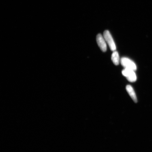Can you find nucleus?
<instances>
[{
  "instance_id": "f257e3e1",
  "label": "nucleus",
  "mask_w": 152,
  "mask_h": 152,
  "mask_svg": "<svg viewBox=\"0 0 152 152\" xmlns=\"http://www.w3.org/2000/svg\"><path fill=\"white\" fill-rule=\"evenodd\" d=\"M103 37L106 42L108 44L111 51H116V47L112 35L108 30H105L104 32Z\"/></svg>"
},
{
  "instance_id": "f03ea898",
  "label": "nucleus",
  "mask_w": 152,
  "mask_h": 152,
  "mask_svg": "<svg viewBox=\"0 0 152 152\" xmlns=\"http://www.w3.org/2000/svg\"><path fill=\"white\" fill-rule=\"evenodd\" d=\"M122 65L125 68L131 69L135 71L137 70V66L135 63L127 57H122L120 59Z\"/></svg>"
},
{
  "instance_id": "7ed1b4c3",
  "label": "nucleus",
  "mask_w": 152,
  "mask_h": 152,
  "mask_svg": "<svg viewBox=\"0 0 152 152\" xmlns=\"http://www.w3.org/2000/svg\"><path fill=\"white\" fill-rule=\"evenodd\" d=\"M135 71L132 70L127 68H124L122 70V74L124 76L128 81L130 82H135L137 80V77Z\"/></svg>"
},
{
  "instance_id": "20e7f679",
  "label": "nucleus",
  "mask_w": 152,
  "mask_h": 152,
  "mask_svg": "<svg viewBox=\"0 0 152 152\" xmlns=\"http://www.w3.org/2000/svg\"><path fill=\"white\" fill-rule=\"evenodd\" d=\"M96 40L98 46L102 51L105 52L106 51L107 45L104 37L101 34H98L97 36Z\"/></svg>"
},
{
  "instance_id": "39448f33",
  "label": "nucleus",
  "mask_w": 152,
  "mask_h": 152,
  "mask_svg": "<svg viewBox=\"0 0 152 152\" xmlns=\"http://www.w3.org/2000/svg\"><path fill=\"white\" fill-rule=\"evenodd\" d=\"M126 88L128 93L132 99L134 101V102L135 103L138 102V100H137L136 94L132 87L130 85H127L126 86Z\"/></svg>"
},
{
  "instance_id": "423d86ee",
  "label": "nucleus",
  "mask_w": 152,
  "mask_h": 152,
  "mask_svg": "<svg viewBox=\"0 0 152 152\" xmlns=\"http://www.w3.org/2000/svg\"><path fill=\"white\" fill-rule=\"evenodd\" d=\"M111 60L114 65L117 66L120 62L119 55L117 51H114L113 52L111 56Z\"/></svg>"
}]
</instances>
